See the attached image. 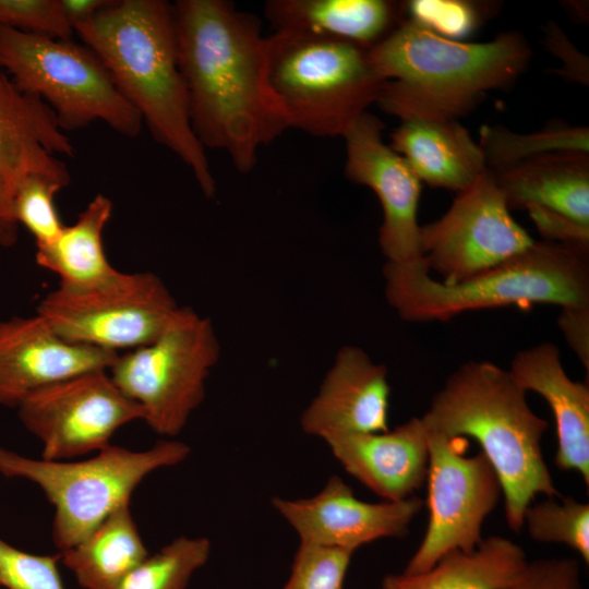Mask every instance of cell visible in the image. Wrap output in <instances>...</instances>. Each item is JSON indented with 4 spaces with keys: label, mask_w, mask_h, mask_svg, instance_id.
<instances>
[{
    "label": "cell",
    "mask_w": 589,
    "mask_h": 589,
    "mask_svg": "<svg viewBox=\"0 0 589 589\" xmlns=\"http://www.w3.org/2000/svg\"><path fill=\"white\" fill-rule=\"evenodd\" d=\"M112 0H59L64 19L73 28L92 20Z\"/></svg>",
    "instance_id": "cell-38"
},
{
    "label": "cell",
    "mask_w": 589,
    "mask_h": 589,
    "mask_svg": "<svg viewBox=\"0 0 589 589\" xmlns=\"http://www.w3.org/2000/svg\"><path fill=\"white\" fill-rule=\"evenodd\" d=\"M67 184L46 175H28L17 185L13 214L34 237L36 249L49 245L62 232V224L55 205L56 194Z\"/></svg>",
    "instance_id": "cell-30"
},
{
    "label": "cell",
    "mask_w": 589,
    "mask_h": 589,
    "mask_svg": "<svg viewBox=\"0 0 589 589\" xmlns=\"http://www.w3.org/2000/svg\"><path fill=\"white\" fill-rule=\"evenodd\" d=\"M179 308L154 273L119 272L92 288L58 286L40 300L36 314L70 342L119 353L155 339Z\"/></svg>",
    "instance_id": "cell-10"
},
{
    "label": "cell",
    "mask_w": 589,
    "mask_h": 589,
    "mask_svg": "<svg viewBox=\"0 0 589 589\" xmlns=\"http://www.w3.org/2000/svg\"><path fill=\"white\" fill-rule=\"evenodd\" d=\"M172 11L193 132L251 171L260 147L289 129L268 83L267 36L225 0H178Z\"/></svg>",
    "instance_id": "cell-1"
},
{
    "label": "cell",
    "mask_w": 589,
    "mask_h": 589,
    "mask_svg": "<svg viewBox=\"0 0 589 589\" xmlns=\"http://www.w3.org/2000/svg\"><path fill=\"white\" fill-rule=\"evenodd\" d=\"M183 442L165 440L134 452L108 445L82 461L33 459L0 448V474L36 483L55 507L53 543L61 551L85 539L110 514L129 505L151 472L180 464L190 455Z\"/></svg>",
    "instance_id": "cell-7"
},
{
    "label": "cell",
    "mask_w": 589,
    "mask_h": 589,
    "mask_svg": "<svg viewBox=\"0 0 589 589\" xmlns=\"http://www.w3.org/2000/svg\"><path fill=\"white\" fill-rule=\"evenodd\" d=\"M421 419L429 432L478 442L500 478L506 524L514 532L522 529L537 495L561 496L542 452L548 421L532 411L508 370L483 360L462 363Z\"/></svg>",
    "instance_id": "cell-4"
},
{
    "label": "cell",
    "mask_w": 589,
    "mask_h": 589,
    "mask_svg": "<svg viewBox=\"0 0 589 589\" xmlns=\"http://www.w3.org/2000/svg\"><path fill=\"white\" fill-rule=\"evenodd\" d=\"M220 353L212 322L180 306L152 341L118 353L108 373L160 435L176 436L205 397V382Z\"/></svg>",
    "instance_id": "cell-9"
},
{
    "label": "cell",
    "mask_w": 589,
    "mask_h": 589,
    "mask_svg": "<svg viewBox=\"0 0 589 589\" xmlns=\"http://www.w3.org/2000/svg\"><path fill=\"white\" fill-rule=\"evenodd\" d=\"M354 552L300 543L283 589H344Z\"/></svg>",
    "instance_id": "cell-31"
},
{
    "label": "cell",
    "mask_w": 589,
    "mask_h": 589,
    "mask_svg": "<svg viewBox=\"0 0 589 589\" xmlns=\"http://www.w3.org/2000/svg\"><path fill=\"white\" fill-rule=\"evenodd\" d=\"M383 275L387 302L408 322L448 321L468 311L510 305L589 308L588 255L545 240L453 285L433 278L422 259L386 262Z\"/></svg>",
    "instance_id": "cell-5"
},
{
    "label": "cell",
    "mask_w": 589,
    "mask_h": 589,
    "mask_svg": "<svg viewBox=\"0 0 589 589\" xmlns=\"http://www.w3.org/2000/svg\"><path fill=\"white\" fill-rule=\"evenodd\" d=\"M545 45L563 63V68L557 73L569 80L588 84V59L572 45L554 23L548 24Z\"/></svg>",
    "instance_id": "cell-36"
},
{
    "label": "cell",
    "mask_w": 589,
    "mask_h": 589,
    "mask_svg": "<svg viewBox=\"0 0 589 589\" xmlns=\"http://www.w3.org/2000/svg\"><path fill=\"white\" fill-rule=\"evenodd\" d=\"M267 75L289 128L321 137L344 136L385 83L368 49L292 31L267 36Z\"/></svg>",
    "instance_id": "cell-6"
},
{
    "label": "cell",
    "mask_w": 589,
    "mask_h": 589,
    "mask_svg": "<svg viewBox=\"0 0 589 589\" xmlns=\"http://www.w3.org/2000/svg\"><path fill=\"white\" fill-rule=\"evenodd\" d=\"M389 394L386 366L357 346H344L303 411L301 429L323 440L387 431Z\"/></svg>",
    "instance_id": "cell-18"
},
{
    "label": "cell",
    "mask_w": 589,
    "mask_h": 589,
    "mask_svg": "<svg viewBox=\"0 0 589 589\" xmlns=\"http://www.w3.org/2000/svg\"><path fill=\"white\" fill-rule=\"evenodd\" d=\"M112 211L108 196L95 195L52 243L36 249V263L58 275L59 286L69 289L92 288L115 278L120 271L108 261L103 239Z\"/></svg>",
    "instance_id": "cell-25"
},
{
    "label": "cell",
    "mask_w": 589,
    "mask_h": 589,
    "mask_svg": "<svg viewBox=\"0 0 589 589\" xmlns=\"http://www.w3.org/2000/svg\"><path fill=\"white\" fill-rule=\"evenodd\" d=\"M389 146L420 181L457 193L488 170L479 143L457 120L401 121Z\"/></svg>",
    "instance_id": "cell-22"
},
{
    "label": "cell",
    "mask_w": 589,
    "mask_h": 589,
    "mask_svg": "<svg viewBox=\"0 0 589 589\" xmlns=\"http://www.w3.org/2000/svg\"><path fill=\"white\" fill-rule=\"evenodd\" d=\"M558 324L568 345L589 371V308L562 309Z\"/></svg>",
    "instance_id": "cell-37"
},
{
    "label": "cell",
    "mask_w": 589,
    "mask_h": 589,
    "mask_svg": "<svg viewBox=\"0 0 589 589\" xmlns=\"http://www.w3.org/2000/svg\"><path fill=\"white\" fill-rule=\"evenodd\" d=\"M140 113L153 137L193 173L205 196L216 191L205 148L195 136L179 69L172 4L164 0L111 1L73 27Z\"/></svg>",
    "instance_id": "cell-2"
},
{
    "label": "cell",
    "mask_w": 589,
    "mask_h": 589,
    "mask_svg": "<svg viewBox=\"0 0 589 589\" xmlns=\"http://www.w3.org/2000/svg\"><path fill=\"white\" fill-rule=\"evenodd\" d=\"M209 554L207 538L179 537L141 562L117 589H185Z\"/></svg>",
    "instance_id": "cell-28"
},
{
    "label": "cell",
    "mask_w": 589,
    "mask_h": 589,
    "mask_svg": "<svg viewBox=\"0 0 589 589\" xmlns=\"http://www.w3.org/2000/svg\"><path fill=\"white\" fill-rule=\"evenodd\" d=\"M509 589H585L579 562L572 557L528 561Z\"/></svg>",
    "instance_id": "cell-35"
},
{
    "label": "cell",
    "mask_w": 589,
    "mask_h": 589,
    "mask_svg": "<svg viewBox=\"0 0 589 589\" xmlns=\"http://www.w3.org/2000/svg\"><path fill=\"white\" fill-rule=\"evenodd\" d=\"M344 469L384 501L416 495L426 482L428 431L413 417L393 430L324 440Z\"/></svg>",
    "instance_id": "cell-19"
},
{
    "label": "cell",
    "mask_w": 589,
    "mask_h": 589,
    "mask_svg": "<svg viewBox=\"0 0 589 589\" xmlns=\"http://www.w3.org/2000/svg\"><path fill=\"white\" fill-rule=\"evenodd\" d=\"M24 426L43 443V459L99 452L122 425L142 420L141 407L108 371L79 374L43 387L17 406Z\"/></svg>",
    "instance_id": "cell-13"
},
{
    "label": "cell",
    "mask_w": 589,
    "mask_h": 589,
    "mask_svg": "<svg viewBox=\"0 0 589 589\" xmlns=\"http://www.w3.org/2000/svg\"><path fill=\"white\" fill-rule=\"evenodd\" d=\"M0 25L62 39L74 35L59 0H0Z\"/></svg>",
    "instance_id": "cell-34"
},
{
    "label": "cell",
    "mask_w": 589,
    "mask_h": 589,
    "mask_svg": "<svg viewBox=\"0 0 589 589\" xmlns=\"http://www.w3.org/2000/svg\"><path fill=\"white\" fill-rule=\"evenodd\" d=\"M60 555H37L0 540L2 589H64L58 569Z\"/></svg>",
    "instance_id": "cell-32"
},
{
    "label": "cell",
    "mask_w": 589,
    "mask_h": 589,
    "mask_svg": "<svg viewBox=\"0 0 589 589\" xmlns=\"http://www.w3.org/2000/svg\"><path fill=\"white\" fill-rule=\"evenodd\" d=\"M528 563L525 550L501 536L472 551L454 550L418 574H388L381 589H509Z\"/></svg>",
    "instance_id": "cell-24"
},
{
    "label": "cell",
    "mask_w": 589,
    "mask_h": 589,
    "mask_svg": "<svg viewBox=\"0 0 589 589\" xmlns=\"http://www.w3.org/2000/svg\"><path fill=\"white\" fill-rule=\"evenodd\" d=\"M424 265L457 284L489 271L529 249L536 241L510 215L504 195L488 169L457 193L437 220L420 226Z\"/></svg>",
    "instance_id": "cell-12"
},
{
    "label": "cell",
    "mask_w": 589,
    "mask_h": 589,
    "mask_svg": "<svg viewBox=\"0 0 589 589\" xmlns=\"http://www.w3.org/2000/svg\"><path fill=\"white\" fill-rule=\"evenodd\" d=\"M405 13L421 25L449 39L470 34L482 21L480 5L456 0H414L404 4Z\"/></svg>",
    "instance_id": "cell-33"
},
{
    "label": "cell",
    "mask_w": 589,
    "mask_h": 589,
    "mask_svg": "<svg viewBox=\"0 0 589 589\" xmlns=\"http://www.w3.org/2000/svg\"><path fill=\"white\" fill-rule=\"evenodd\" d=\"M117 356L61 338L38 314L0 320V405L17 408L43 387L79 374L108 371Z\"/></svg>",
    "instance_id": "cell-17"
},
{
    "label": "cell",
    "mask_w": 589,
    "mask_h": 589,
    "mask_svg": "<svg viewBox=\"0 0 589 589\" xmlns=\"http://www.w3.org/2000/svg\"><path fill=\"white\" fill-rule=\"evenodd\" d=\"M531 53L516 32L485 43H466L411 19L368 49L372 67L385 80L376 104L401 121L456 120L486 92L514 83Z\"/></svg>",
    "instance_id": "cell-3"
},
{
    "label": "cell",
    "mask_w": 589,
    "mask_h": 589,
    "mask_svg": "<svg viewBox=\"0 0 589 589\" xmlns=\"http://www.w3.org/2000/svg\"><path fill=\"white\" fill-rule=\"evenodd\" d=\"M0 589H2V588L0 587Z\"/></svg>",
    "instance_id": "cell-39"
},
{
    "label": "cell",
    "mask_w": 589,
    "mask_h": 589,
    "mask_svg": "<svg viewBox=\"0 0 589 589\" xmlns=\"http://www.w3.org/2000/svg\"><path fill=\"white\" fill-rule=\"evenodd\" d=\"M525 392H534L552 410L557 438L554 457L562 471H576L589 488V386L565 372L560 349L542 342L515 354L508 370Z\"/></svg>",
    "instance_id": "cell-20"
},
{
    "label": "cell",
    "mask_w": 589,
    "mask_h": 589,
    "mask_svg": "<svg viewBox=\"0 0 589 589\" xmlns=\"http://www.w3.org/2000/svg\"><path fill=\"white\" fill-rule=\"evenodd\" d=\"M129 505L115 510L85 539L59 554L84 589H117L148 556Z\"/></svg>",
    "instance_id": "cell-26"
},
{
    "label": "cell",
    "mask_w": 589,
    "mask_h": 589,
    "mask_svg": "<svg viewBox=\"0 0 589 589\" xmlns=\"http://www.w3.org/2000/svg\"><path fill=\"white\" fill-rule=\"evenodd\" d=\"M459 441L428 431L429 519L423 539L402 573L425 572L454 550H474L483 540L486 517L503 495L488 457L481 450L466 456Z\"/></svg>",
    "instance_id": "cell-11"
},
{
    "label": "cell",
    "mask_w": 589,
    "mask_h": 589,
    "mask_svg": "<svg viewBox=\"0 0 589 589\" xmlns=\"http://www.w3.org/2000/svg\"><path fill=\"white\" fill-rule=\"evenodd\" d=\"M56 155H75L56 115L40 98L20 91L0 69V245L12 247L17 240L13 201L25 177L46 175L69 185V169Z\"/></svg>",
    "instance_id": "cell-14"
},
{
    "label": "cell",
    "mask_w": 589,
    "mask_h": 589,
    "mask_svg": "<svg viewBox=\"0 0 589 589\" xmlns=\"http://www.w3.org/2000/svg\"><path fill=\"white\" fill-rule=\"evenodd\" d=\"M509 209L541 211L589 227V156L553 152L490 170Z\"/></svg>",
    "instance_id": "cell-21"
},
{
    "label": "cell",
    "mask_w": 589,
    "mask_h": 589,
    "mask_svg": "<svg viewBox=\"0 0 589 589\" xmlns=\"http://www.w3.org/2000/svg\"><path fill=\"white\" fill-rule=\"evenodd\" d=\"M555 498V497H554ZM531 503L524 514L529 537L541 543H561L589 564V504L574 497Z\"/></svg>",
    "instance_id": "cell-29"
},
{
    "label": "cell",
    "mask_w": 589,
    "mask_h": 589,
    "mask_svg": "<svg viewBox=\"0 0 589 589\" xmlns=\"http://www.w3.org/2000/svg\"><path fill=\"white\" fill-rule=\"evenodd\" d=\"M384 124L364 112L344 134L345 173L348 180L366 185L378 197L383 221L378 243L387 263L422 259L418 207L421 181L407 161L382 140Z\"/></svg>",
    "instance_id": "cell-15"
},
{
    "label": "cell",
    "mask_w": 589,
    "mask_h": 589,
    "mask_svg": "<svg viewBox=\"0 0 589 589\" xmlns=\"http://www.w3.org/2000/svg\"><path fill=\"white\" fill-rule=\"evenodd\" d=\"M0 69L20 91L45 101L63 131L103 121L127 137L141 133L140 113L84 44L0 25Z\"/></svg>",
    "instance_id": "cell-8"
},
{
    "label": "cell",
    "mask_w": 589,
    "mask_h": 589,
    "mask_svg": "<svg viewBox=\"0 0 589 589\" xmlns=\"http://www.w3.org/2000/svg\"><path fill=\"white\" fill-rule=\"evenodd\" d=\"M272 505L296 530L300 543L354 552L380 539L407 536L424 502L417 495L401 501L364 502L341 478L332 476L314 496H275Z\"/></svg>",
    "instance_id": "cell-16"
},
{
    "label": "cell",
    "mask_w": 589,
    "mask_h": 589,
    "mask_svg": "<svg viewBox=\"0 0 589 589\" xmlns=\"http://www.w3.org/2000/svg\"><path fill=\"white\" fill-rule=\"evenodd\" d=\"M264 13L275 31L338 38L365 49L405 20L404 4L388 0H271Z\"/></svg>",
    "instance_id": "cell-23"
},
{
    "label": "cell",
    "mask_w": 589,
    "mask_h": 589,
    "mask_svg": "<svg viewBox=\"0 0 589 589\" xmlns=\"http://www.w3.org/2000/svg\"><path fill=\"white\" fill-rule=\"evenodd\" d=\"M479 145L489 170H498L519 161L553 152H589L587 127L557 124L530 134L515 133L503 127H482Z\"/></svg>",
    "instance_id": "cell-27"
}]
</instances>
